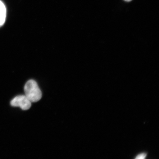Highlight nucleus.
Listing matches in <instances>:
<instances>
[{
  "label": "nucleus",
  "mask_w": 159,
  "mask_h": 159,
  "mask_svg": "<svg viewBox=\"0 0 159 159\" xmlns=\"http://www.w3.org/2000/svg\"><path fill=\"white\" fill-rule=\"evenodd\" d=\"M124 1H126V2H130L131 1H132V0H124Z\"/></svg>",
  "instance_id": "nucleus-5"
},
{
  "label": "nucleus",
  "mask_w": 159,
  "mask_h": 159,
  "mask_svg": "<svg viewBox=\"0 0 159 159\" xmlns=\"http://www.w3.org/2000/svg\"><path fill=\"white\" fill-rule=\"evenodd\" d=\"M147 154L146 153H142L137 156L135 159H144L146 157Z\"/></svg>",
  "instance_id": "nucleus-4"
},
{
  "label": "nucleus",
  "mask_w": 159,
  "mask_h": 159,
  "mask_svg": "<svg viewBox=\"0 0 159 159\" xmlns=\"http://www.w3.org/2000/svg\"><path fill=\"white\" fill-rule=\"evenodd\" d=\"M6 16V10L3 3L0 1V26L5 23Z\"/></svg>",
  "instance_id": "nucleus-3"
},
{
  "label": "nucleus",
  "mask_w": 159,
  "mask_h": 159,
  "mask_svg": "<svg viewBox=\"0 0 159 159\" xmlns=\"http://www.w3.org/2000/svg\"><path fill=\"white\" fill-rule=\"evenodd\" d=\"M12 106L20 107L23 110H28L31 106V102L25 95H19L11 101Z\"/></svg>",
  "instance_id": "nucleus-2"
},
{
  "label": "nucleus",
  "mask_w": 159,
  "mask_h": 159,
  "mask_svg": "<svg viewBox=\"0 0 159 159\" xmlns=\"http://www.w3.org/2000/svg\"><path fill=\"white\" fill-rule=\"evenodd\" d=\"M25 95L31 102H36L42 96L41 91L35 81L30 80L26 83L24 87Z\"/></svg>",
  "instance_id": "nucleus-1"
}]
</instances>
